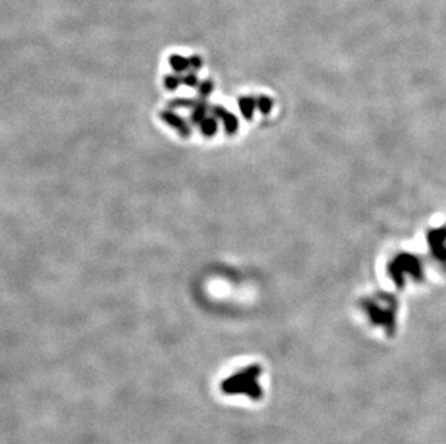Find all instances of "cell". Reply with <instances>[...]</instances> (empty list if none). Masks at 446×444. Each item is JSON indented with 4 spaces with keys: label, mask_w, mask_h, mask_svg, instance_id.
Segmentation results:
<instances>
[{
    "label": "cell",
    "mask_w": 446,
    "mask_h": 444,
    "mask_svg": "<svg viewBox=\"0 0 446 444\" xmlns=\"http://www.w3.org/2000/svg\"><path fill=\"white\" fill-rule=\"evenodd\" d=\"M367 316L370 317V320L376 325H380L384 329L387 330L389 335H393L394 329H396V314H394V307L393 309H384L383 306L377 304L373 300H364L361 303Z\"/></svg>",
    "instance_id": "2"
},
{
    "label": "cell",
    "mask_w": 446,
    "mask_h": 444,
    "mask_svg": "<svg viewBox=\"0 0 446 444\" xmlns=\"http://www.w3.org/2000/svg\"><path fill=\"white\" fill-rule=\"evenodd\" d=\"M240 110L243 111V114L246 118H250L251 114H253V111H254V107H256V104H257V101L253 99H240Z\"/></svg>",
    "instance_id": "7"
},
{
    "label": "cell",
    "mask_w": 446,
    "mask_h": 444,
    "mask_svg": "<svg viewBox=\"0 0 446 444\" xmlns=\"http://www.w3.org/2000/svg\"><path fill=\"white\" fill-rule=\"evenodd\" d=\"M215 114L218 115L220 118H223V121H224V126H225V132L228 133V134H232V133L237 132V127H238V123H237V118L234 117L232 114L230 113H227L225 110H223V108H215Z\"/></svg>",
    "instance_id": "5"
},
{
    "label": "cell",
    "mask_w": 446,
    "mask_h": 444,
    "mask_svg": "<svg viewBox=\"0 0 446 444\" xmlns=\"http://www.w3.org/2000/svg\"><path fill=\"white\" fill-rule=\"evenodd\" d=\"M260 369L253 366V368H248L244 372L232 377L231 379H228L225 382V388L228 391H250L251 394H256L259 393V388L256 385V377L259 375Z\"/></svg>",
    "instance_id": "3"
},
{
    "label": "cell",
    "mask_w": 446,
    "mask_h": 444,
    "mask_svg": "<svg viewBox=\"0 0 446 444\" xmlns=\"http://www.w3.org/2000/svg\"><path fill=\"white\" fill-rule=\"evenodd\" d=\"M426 238L433 258L441 264H446V227L430 230Z\"/></svg>",
    "instance_id": "4"
},
{
    "label": "cell",
    "mask_w": 446,
    "mask_h": 444,
    "mask_svg": "<svg viewBox=\"0 0 446 444\" xmlns=\"http://www.w3.org/2000/svg\"><path fill=\"white\" fill-rule=\"evenodd\" d=\"M201 129L205 136H214L217 132V123L214 118H205L201 124Z\"/></svg>",
    "instance_id": "8"
},
{
    "label": "cell",
    "mask_w": 446,
    "mask_h": 444,
    "mask_svg": "<svg viewBox=\"0 0 446 444\" xmlns=\"http://www.w3.org/2000/svg\"><path fill=\"white\" fill-rule=\"evenodd\" d=\"M387 273H389L390 279L393 280V283L396 284L397 287L404 286L406 276H410L417 281L423 280L422 261L416 255L409 254V252L397 254L396 257L387 265Z\"/></svg>",
    "instance_id": "1"
},
{
    "label": "cell",
    "mask_w": 446,
    "mask_h": 444,
    "mask_svg": "<svg viewBox=\"0 0 446 444\" xmlns=\"http://www.w3.org/2000/svg\"><path fill=\"white\" fill-rule=\"evenodd\" d=\"M164 120H165L167 124H170V126H173V127H176L178 129V132L181 133L182 136H189V127L186 126V123L183 121V118L181 117H178V115L172 114V113H164Z\"/></svg>",
    "instance_id": "6"
},
{
    "label": "cell",
    "mask_w": 446,
    "mask_h": 444,
    "mask_svg": "<svg viewBox=\"0 0 446 444\" xmlns=\"http://www.w3.org/2000/svg\"><path fill=\"white\" fill-rule=\"evenodd\" d=\"M257 107L260 108L262 113L267 114L272 110V99H269V97H260V99H257Z\"/></svg>",
    "instance_id": "9"
}]
</instances>
